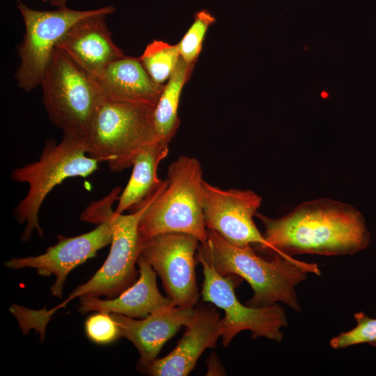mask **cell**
Masks as SVG:
<instances>
[{"instance_id": "8992f818", "label": "cell", "mask_w": 376, "mask_h": 376, "mask_svg": "<svg viewBox=\"0 0 376 376\" xmlns=\"http://www.w3.org/2000/svg\"><path fill=\"white\" fill-rule=\"evenodd\" d=\"M40 86L47 115L63 135L87 138L103 96L94 78L55 47Z\"/></svg>"}, {"instance_id": "83f0119b", "label": "cell", "mask_w": 376, "mask_h": 376, "mask_svg": "<svg viewBox=\"0 0 376 376\" xmlns=\"http://www.w3.org/2000/svg\"><path fill=\"white\" fill-rule=\"evenodd\" d=\"M42 1H47V0H42Z\"/></svg>"}, {"instance_id": "d4e9b609", "label": "cell", "mask_w": 376, "mask_h": 376, "mask_svg": "<svg viewBox=\"0 0 376 376\" xmlns=\"http://www.w3.org/2000/svg\"><path fill=\"white\" fill-rule=\"evenodd\" d=\"M207 366L208 369L207 375H223L221 373H225L224 368L222 367L217 355L214 353H212L207 360Z\"/></svg>"}, {"instance_id": "cb8c5ba5", "label": "cell", "mask_w": 376, "mask_h": 376, "mask_svg": "<svg viewBox=\"0 0 376 376\" xmlns=\"http://www.w3.org/2000/svg\"><path fill=\"white\" fill-rule=\"evenodd\" d=\"M120 191V188L116 187L105 198L90 205L81 214V219L97 225L106 222L109 214L110 215L113 212L111 204L118 198V195Z\"/></svg>"}, {"instance_id": "5bb4252c", "label": "cell", "mask_w": 376, "mask_h": 376, "mask_svg": "<svg viewBox=\"0 0 376 376\" xmlns=\"http://www.w3.org/2000/svg\"><path fill=\"white\" fill-rule=\"evenodd\" d=\"M114 11L113 6H107L99 13L78 21L56 46L93 77L109 63L125 56L113 42L106 22V17Z\"/></svg>"}, {"instance_id": "7a4b0ae2", "label": "cell", "mask_w": 376, "mask_h": 376, "mask_svg": "<svg viewBox=\"0 0 376 376\" xmlns=\"http://www.w3.org/2000/svg\"><path fill=\"white\" fill-rule=\"evenodd\" d=\"M197 251L196 258L205 260L221 275L235 274L249 283L253 295L245 304L251 307L281 301L299 312L295 287L306 279L308 273L321 274L316 263L279 253L267 260L257 255L251 246L233 245L212 230H207V239L199 244Z\"/></svg>"}, {"instance_id": "52a82bcc", "label": "cell", "mask_w": 376, "mask_h": 376, "mask_svg": "<svg viewBox=\"0 0 376 376\" xmlns=\"http://www.w3.org/2000/svg\"><path fill=\"white\" fill-rule=\"evenodd\" d=\"M197 260L203 267V301L212 303L225 313L224 317L219 320V331L225 347L237 334L244 330L251 331L252 339L265 337L277 343L283 340L281 329L287 327L288 322L280 305L275 303L251 307L242 304L235 292L242 278L235 274L221 275L205 260Z\"/></svg>"}, {"instance_id": "ffe728a7", "label": "cell", "mask_w": 376, "mask_h": 376, "mask_svg": "<svg viewBox=\"0 0 376 376\" xmlns=\"http://www.w3.org/2000/svg\"><path fill=\"white\" fill-rule=\"evenodd\" d=\"M180 58L176 45L162 40L149 43L139 58L148 75L157 84L169 80Z\"/></svg>"}, {"instance_id": "44dd1931", "label": "cell", "mask_w": 376, "mask_h": 376, "mask_svg": "<svg viewBox=\"0 0 376 376\" xmlns=\"http://www.w3.org/2000/svg\"><path fill=\"white\" fill-rule=\"evenodd\" d=\"M215 18L206 10L197 12L194 21L177 45L180 56L187 64L194 65L202 48V43L209 26Z\"/></svg>"}, {"instance_id": "3957f363", "label": "cell", "mask_w": 376, "mask_h": 376, "mask_svg": "<svg viewBox=\"0 0 376 376\" xmlns=\"http://www.w3.org/2000/svg\"><path fill=\"white\" fill-rule=\"evenodd\" d=\"M99 162L87 155L86 137L63 135L58 143L48 139L38 160L14 169L10 178L14 182L26 183V196L13 210L19 224H25L21 240L27 242L34 230L40 237L43 230L39 224L40 207L50 191L68 178H86L98 169Z\"/></svg>"}, {"instance_id": "4fadbf2b", "label": "cell", "mask_w": 376, "mask_h": 376, "mask_svg": "<svg viewBox=\"0 0 376 376\" xmlns=\"http://www.w3.org/2000/svg\"><path fill=\"white\" fill-rule=\"evenodd\" d=\"M219 313L212 303L200 302L194 307L191 322L176 347L166 356L139 368L152 376H187L207 348L216 347L219 331Z\"/></svg>"}, {"instance_id": "484cf974", "label": "cell", "mask_w": 376, "mask_h": 376, "mask_svg": "<svg viewBox=\"0 0 376 376\" xmlns=\"http://www.w3.org/2000/svg\"><path fill=\"white\" fill-rule=\"evenodd\" d=\"M49 2L52 6L58 8L66 7V0H49Z\"/></svg>"}, {"instance_id": "5b68a950", "label": "cell", "mask_w": 376, "mask_h": 376, "mask_svg": "<svg viewBox=\"0 0 376 376\" xmlns=\"http://www.w3.org/2000/svg\"><path fill=\"white\" fill-rule=\"evenodd\" d=\"M166 186L146 208L139 224V240L160 233L178 232L207 239L203 219L200 162L180 155L169 166Z\"/></svg>"}, {"instance_id": "7c38bea8", "label": "cell", "mask_w": 376, "mask_h": 376, "mask_svg": "<svg viewBox=\"0 0 376 376\" xmlns=\"http://www.w3.org/2000/svg\"><path fill=\"white\" fill-rule=\"evenodd\" d=\"M111 224L103 222L93 230L75 236L57 237L58 242L38 256L12 258L5 263L10 269H35L41 276L54 275L56 280L50 290L54 297L61 298L68 274L77 266L96 256L101 249L111 244Z\"/></svg>"}, {"instance_id": "ba28073f", "label": "cell", "mask_w": 376, "mask_h": 376, "mask_svg": "<svg viewBox=\"0 0 376 376\" xmlns=\"http://www.w3.org/2000/svg\"><path fill=\"white\" fill-rule=\"evenodd\" d=\"M166 186L163 181L159 189L139 210L129 214L113 212L107 220L112 228V240L109 255L101 267L86 283L79 285L61 304L52 310L64 307L76 297L82 296L117 297L139 279L136 268L140 256L139 224L146 208Z\"/></svg>"}, {"instance_id": "30bf717a", "label": "cell", "mask_w": 376, "mask_h": 376, "mask_svg": "<svg viewBox=\"0 0 376 376\" xmlns=\"http://www.w3.org/2000/svg\"><path fill=\"white\" fill-rule=\"evenodd\" d=\"M199 240L178 232L140 240V253L160 277L167 297L177 306L194 308L199 299L196 260Z\"/></svg>"}, {"instance_id": "8fae6325", "label": "cell", "mask_w": 376, "mask_h": 376, "mask_svg": "<svg viewBox=\"0 0 376 376\" xmlns=\"http://www.w3.org/2000/svg\"><path fill=\"white\" fill-rule=\"evenodd\" d=\"M262 198L252 190L222 189L203 181L202 206L206 228L239 247L256 244L263 251L271 246L257 228L253 217Z\"/></svg>"}, {"instance_id": "4316f807", "label": "cell", "mask_w": 376, "mask_h": 376, "mask_svg": "<svg viewBox=\"0 0 376 376\" xmlns=\"http://www.w3.org/2000/svg\"><path fill=\"white\" fill-rule=\"evenodd\" d=\"M321 95L323 97H327L328 96V93L325 91H323Z\"/></svg>"}, {"instance_id": "d6986e66", "label": "cell", "mask_w": 376, "mask_h": 376, "mask_svg": "<svg viewBox=\"0 0 376 376\" xmlns=\"http://www.w3.org/2000/svg\"><path fill=\"white\" fill-rule=\"evenodd\" d=\"M194 65L180 57L155 107L154 123L159 139L170 144L180 125L179 101L184 85L190 77Z\"/></svg>"}, {"instance_id": "e0dca14e", "label": "cell", "mask_w": 376, "mask_h": 376, "mask_svg": "<svg viewBox=\"0 0 376 376\" xmlns=\"http://www.w3.org/2000/svg\"><path fill=\"white\" fill-rule=\"evenodd\" d=\"M104 96L156 106L164 85L155 83L139 58L124 56L93 77Z\"/></svg>"}, {"instance_id": "277c9868", "label": "cell", "mask_w": 376, "mask_h": 376, "mask_svg": "<svg viewBox=\"0 0 376 376\" xmlns=\"http://www.w3.org/2000/svg\"><path fill=\"white\" fill-rule=\"evenodd\" d=\"M155 107L103 95L86 138L87 155L99 163H107L112 172L132 166L144 148L159 140Z\"/></svg>"}, {"instance_id": "7402d4cb", "label": "cell", "mask_w": 376, "mask_h": 376, "mask_svg": "<svg viewBox=\"0 0 376 376\" xmlns=\"http://www.w3.org/2000/svg\"><path fill=\"white\" fill-rule=\"evenodd\" d=\"M354 318L357 326L333 338L330 340L332 348L343 349L361 343H368L376 347V318H372L363 312L355 313Z\"/></svg>"}, {"instance_id": "2e32d148", "label": "cell", "mask_w": 376, "mask_h": 376, "mask_svg": "<svg viewBox=\"0 0 376 376\" xmlns=\"http://www.w3.org/2000/svg\"><path fill=\"white\" fill-rule=\"evenodd\" d=\"M137 265L139 279L132 285L113 299L80 297L79 312L116 313L142 319L162 307L175 305L169 297H164L159 292L157 285V274L141 254L137 260Z\"/></svg>"}, {"instance_id": "ac0fdd59", "label": "cell", "mask_w": 376, "mask_h": 376, "mask_svg": "<svg viewBox=\"0 0 376 376\" xmlns=\"http://www.w3.org/2000/svg\"><path fill=\"white\" fill-rule=\"evenodd\" d=\"M169 143L160 141L144 148L135 158L130 178L118 197L116 214L141 207L148 198L159 189L163 180L157 176L160 162L169 153Z\"/></svg>"}, {"instance_id": "9a60e30c", "label": "cell", "mask_w": 376, "mask_h": 376, "mask_svg": "<svg viewBox=\"0 0 376 376\" xmlns=\"http://www.w3.org/2000/svg\"><path fill=\"white\" fill-rule=\"evenodd\" d=\"M110 314L118 325L121 337L127 338L137 349L140 354L138 367L141 368L155 360L163 345L181 327L191 322L194 307L170 305L137 320L119 313Z\"/></svg>"}, {"instance_id": "6da1fadb", "label": "cell", "mask_w": 376, "mask_h": 376, "mask_svg": "<svg viewBox=\"0 0 376 376\" xmlns=\"http://www.w3.org/2000/svg\"><path fill=\"white\" fill-rule=\"evenodd\" d=\"M256 217L264 226L263 235L271 246L270 252L285 257L302 253L353 255L365 249L370 242L361 212L329 198L304 202L277 219L258 212Z\"/></svg>"}, {"instance_id": "603a6c76", "label": "cell", "mask_w": 376, "mask_h": 376, "mask_svg": "<svg viewBox=\"0 0 376 376\" xmlns=\"http://www.w3.org/2000/svg\"><path fill=\"white\" fill-rule=\"evenodd\" d=\"M85 331L91 340L100 345L112 343L121 337L118 325L111 314L102 312L87 318Z\"/></svg>"}, {"instance_id": "9c48e42d", "label": "cell", "mask_w": 376, "mask_h": 376, "mask_svg": "<svg viewBox=\"0 0 376 376\" xmlns=\"http://www.w3.org/2000/svg\"><path fill=\"white\" fill-rule=\"evenodd\" d=\"M25 26V34L17 47L19 64L15 75L17 86L30 91L40 85L56 44L78 21L99 13L102 8L77 10L67 7L54 10H37L17 0Z\"/></svg>"}]
</instances>
